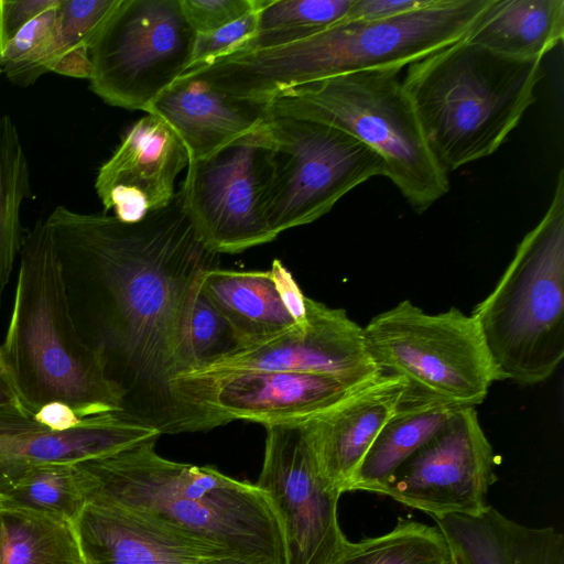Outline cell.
Returning a JSON list of instances; mask_svg holds the SVG:
<instances>
[{"label": "cell", "mask_w": 564, "mask_h": 564, "mask_svg": "<svg viewBox=\"0 0 564 564\" xmlns=\"http://www.w3.org/2000/svg\"><path fill=\"white\" fill-rule=\"evenodd\" d=\"M11 317L1 349L20 399L33 414L58 401L79 417L122 410L123 395L82 339L45 219L24 237Z\"/></svg>", "instance_id": "4"}, {"label": "cell", "mask_w": 564, "mask_h": 564, "mask_svg": "<svg viewBox=\"0 0 564 564\" xmlns=\"http://www.w3.org/2000/svg\"><path fill=\"white\" fill-rule=\"evenodd\" d=\"M156 440L76 464L85 501L254 564H284L278 518L256 484L166 459L156 453Z\"/></svg>", "instance_id": "2"}, {"label": "cell", "mask_w": 564, "mask_h": 564, "mask_svg": "<svg viewBox=\"0 0 564 564\" xmlns=\"http://www.w3.org/2000/svg\"><path fill=\"white\" fill-rule=\"evenodd\" d=\"M272 172L264 217L272 234L311 224L348 192L386 176L378 153L349 133L314 120L270 116Z\"/></svg>", "instance_id": "9"}, {"label": "cell", "mask_w": 564, "mask_h": 564, "mask_svg": "<svg viewBox=\"0 0 564 564\" xmlns=\"http://www.w3.org/2000/svg\"><path fill=\"white\" fill-rule=\"evenodd\" d=\"M186 149L160 117L147 113L124 133L112 155L99 167L95 189L104 213L137 223L174 198L175 180L187 167Z\"/></svg>", "instance_id": "16"}, {"label": "cell", "mask_w": 564, "mask_h": 564, "mask_svg": "<svg viewBox=\"0 0 564 564\" xmlns=\"http://www.w3.org/2000/svg\"><path fill=\"white\" fill-rule=\"evenodd\" d=\"M305 319L257 345L230 352L202 369H249L315 373L366 384L380 375L364 328L344 308L305 299ZM198 371V370H197Z\"/></svg>", "instance_id": "15"}, {"label": "cell", "mask_w": 564, "mask_h": 564, "mask_svg": "<svg viewBox=\"0 0 564 564\" xmlns=\"http://www.w3.org/2000/svg\"><path fill=\"white\" fill-rule=\"evenodd\" d=\"M362 328L381 372L403 378L412 391L477 406L501 381L475 318L457 307L432 314L403 300Z\"/></svg>", "instance_id": "8"}, {"label": "cell", "mask_w": 564, "mask_h": 564, "mask_svg": "<svg viewBox=\"0 0 564 564\" xmlns=\"http://www.w3.org/2000/svg\"><path fill=\"white\" fill-rule=\"evenodd\" d=\"M75 524L90 564H206L232 556L107 506L86 502Z\"/></svg>", "instance_id": "20"}, {"label": "cell", "mask_w": 564, "mask_h": 564, "mask_svg": "<svg viewBox=\"0 0 564 564\" xmlns=\"http://www.w3.org/2000/svg\"><path fill=\"white\" fill-rule=\"evenodd\" d=\"M238 349L230 325L198 286L187 325L185 372L205 369Z\"/></svg>", "instance_id": "32"}, {"label": "cell", "mask_w": 564, "mask_h": 564, "mask_svg": "<svg viewBox=\"0 0 564 564\" xmlns=\"http://www.w3.org/2000/svg\"><path fill=\"white\" fill-rule=\"evenodd\" d=\"M0 409L17 410L28 415L0 346ZM31 416V415H30Z\"/></svg>", "instance_id": "39"}, {"label": "cell", "mask_w": 564, "mask_h": 564, "mask_svg": "<svg viewBox=\"0 0 564 564\" xmlns=\"http://www.w3.org/2000/svg\"><path fill=\"white\" fill-rule=\"evenodd\" d=\"M542 61L500 55L463 39L408 66L403 86L446 173L500 148L536 100Z\"/></svg>", "instance_id": "5"}, {"label": "cell", "mask_w": 564, "mask_h": 564, "mask_svg": "<svg viewBox=\"0 0 564 564\" xmlns=\"http://www.w3.org/2000/svg\"><path fill=\"white\" fill-rule=\"evenodd\" d=\"M195 40L181 0H119L90 47L89 89L110 106L145 111L188 70Z\"/></svg>", "instance_id": "10"}, {"label": "cell", "mask_w": 564, "mask_h": 564, "mask_svg": "<svg viewBox=\"0 0 564 564\" xmlns=\"http://www.w3.org/2000/svg\"><path fill=\"white\" fill-rule=\"evenodd\" d=\"M56 0H0V55L7 43L30 20L48 9Z\"/></svg>", "instance_id": "35"}, {"label": "cell", "mask_w": 564, "mask_h": 564, "mask_svg": "<svg viewBox=\"0 0 564 564\" xmlns=\"http://www.w3.org/2000/svg\"><path fill=\"white\" fill-rule=\"evenodd\" d=\"M408 389L403 378L382 373L305 421L321 471L341 494Z\"/></svg>", "instance_id": "18"}, {"label": "cell", "mask_w": 564, "mask_h": 564, "mask_svg": "<svg viewBox=\"0 0 564 564\" xmlns=\"http://www.w3.org/2000/svg\"><path fill=\"white\" fill-rule=\"evenodd\" d=\"M119 0H62L55 30L45 51L44 73L89 79L90 47Z\"/></svg>", "instance_id": "27"}, {"label": "cell", "mask_w": 564, "mask_h": 564, "mask_svg": "<svg viewBox=\"0 0 564 564\" xmlns=\"http://www.w3.org/2000/svg\"><path fill=\"white\" fill-rule=\"evenodd\" d=\"M458 408L462 406L409 388L346 485L345 492L380 494L394 471L437 434Z\"/></svg>", "instance_id": "23"}, {"label": "cell", "mask_w": 564, "mask_h": 564, "mask_svg": "<svg viewBox=\"0 0 564 564\" xmlns=\"http://www.w3.org/2000/svg\"><path fill=\"white\" fill-rule=\"evenodd\" d=\"M206 564H254L252 562H249L243 558L234 557V556H227V557H220L213 560Z\"/></svg>", "instance_id": "40"}, {"label": "cell", "mask_w": 564, "mask_h": 564, "mask_svg": "<svg viewBox=\"0 0 564 564\" xmlns=\"http://www.w3.org/2000/svg\"><path fill=\"white\" fill-rule=\"evenodd\" d=\"M32 417L52 431H66L79 425L83 421L69 405L58 401L44 404Z\"/></svg>", "instance_id": "38"}, {"label": "cell", "mask_w": 564, "mask_h": 564, "mask_svg": "<svg viewBox=\"0 0 564 564\" xmlns=\"http://www.w3.org/2000/svg\"><path fill=\"white\" fill-rule=\"evenodd\" d=\"M199 291L230 325L240 348L263 343L296 322L284 306L269 270H206Z\"/></svg>", "instance_id": "22"}, {"label": "cell", "mask_w": 564, "mask_h": 564, "mask_svg": "<svg viewBox=\"0 0 564 564\" xmlns=\"http://www.w3.org/2000/svg\"><path fill=\"white\" fill-rule=\"evenodd\" d=\"M563 37V0H494L464 40L509 57L543 58Z\"/></svg>", "instance_id": "24"}, {"label": "cell", "mask_w": 564, "mask_h": 564, "mask_svg": "<svg viewBox=\"0 0 564 564\" xmlns=\"http://www.w3.org/2000/svg\"><path fill=\"white\" fill-rule=\"evenodd\" d=\"M351 3L352 0H261L257 32L240 51L308 39L344 21Z\"/></svg>", "instance_id": "30"}, {"label": "cell", "mask_w": 564, "mask_h": 564, "mask_svg": "<svg viewBox=\"0 0 564 564\" xmlns=\"http://www.w3.org/2000/svg\"><path fill=\"white\" fill-rule=\"evenodd\" d=\"M1 74H2V73H1V69H0V75H1Z\"/></svg>", "instance_id": "42"}, {"label": "cell", "mask_w": 564, "mask_h": 564, "mask_svg": "<svg viewBox=\"0 0 564 564\" xmlns=\"http://www.w3.org/2000/svg\"><path fill=\"white\" fill-rule=\"evenodd\" d=\"M261 0H181L184 15L196 34L226 26L259 9Z\"/></svg>", "instance_id": "34"}, {"label": "cell", "mask_w": 564, "mask_h": 564, "mask_svg": "<svg viewBox=\"0 0 564 564\" xmlns=\"http://www.w3.org/2000/svg\"><path fill=\"white\" fill-rule=\"evenodd\" d=\"M501 380L533 386L564 358V171L540 221L471 311Z\"/></svg>", "instance_id": "6"}, {"label": "cell", "mask_w": 564, "mask_h": 564, "mask_svg": "<svg viewBox=\"0 0 564 564\" xmlns=\"http://www.w3.org/2000/svg\"><path fill=\"white\" fill-rule=\"evenodd\" d=\"M454 564H564V536L518 523L492 506L475 516L433 518Z\"/></svg>", "instance_id": "21"}, {"label": "cell", "mask_w": 564, "mask_h": 564, "mask_svg": "<svg viewBox=\"0 0 564 564\" xmlns=\"http://www.w3.org/2000/svg\"><path fill=\"white\" fill-rule=\"evenodd\" d=\"M258 11L259 9L216 31L196 34L188 70L203 66L218 57L240 51L257 32Z\"/></svg>", "instance_id": "33"}, {"label": "cell", "mask_w": 564, "mask_h": 564, "mask_svg": "<svg viewBox=\"0 0 564 564\" xmlns=\"http://www.w3.org/2000/svg\"><path fill=\"white\" fill-rule=\"evenodd\" d=\"M275 289L296 324L305 319V299L292 273L283 263L274 259L269 270Z\"/></svg>", "instance_id": "37"}, {"label": "cell", "mask_w": 564, "mask_h": 564, "mask_svg": "<svg viewBox=\"0 0 564 564\" xmlns=\"http://www.w3.org/2000/svg\"><path fill=\"white\" fill-rule=\"evenodd\" d=\"M362 386L315 373L210 369L177 375L171 390L197 432L236 420L264 427L304 422Z\"/></svg>", "instance_id": "12"}, {"label": "cell", "mask_w": 564, "mask_h": 564, "mask_svg": "<svg viewBox=\"0 0 564 564\" xmlns=\"http://www.w3.org/2000/svg\"><path fill=\"white\" fill-rule=\"evenodd\" d=\"M86 562H87V561H86ZM87 564H90V563H88V562H87Z\"/></svg>", "instance_id": "43"}, {"label": "cell", "mask_w": 564, "mask_h": 564, "mask_svg": "<svg viewBox=\"0 0 564 564\" xmlns=\"http://www.w3.org/2000/svg\"><path fill=\"white\" fill-rule=\"evenodd\" d=\"M163 119L183 142L188 163L207 159L259 129L268 104L231 97L185 75L145 109Z\"/></svg>", "instance_id": "19"}, {"label": "cell", "mask_w": 564, "mask_h": 564, "mask_svg": "<svg viewBox=\"0 0 564 564\" xmlns=\"http://www.w3.org/2000/svg\"><path fill=\"white\" fill-rule=\"evenodd\" d=\"M2 501L76 521L86 505L76 465L42 464L0 477Z\"/></svg>", "instance_id": "29"}, {"label": "cell", "mask_w": 564, "mask_h": 564, "mask_svg": "<svg viewBox=\"0 0 564 564\" xmlns=\"http://www.w3.org/2000/svg\"><path fill=\"white\" fill-rule=\"evenodd\" d=\"M160 435L124 410L89 415L73 429L52 431L23 412L0 409V477L34 465H76Z\"/></svg>", "instance_id": "17"}, {"label": "cell", "mask_w": 564, "mask_h": 564, "mask_svg": "<svg viewBox=\"0 0 564 564\" xmlns=\"http://www.w3.org/2000/svg\"><path fill=\"white\" fill-rule=\"evenodd\" d=\"M494 0H432L386 19L341 21L308 39L239 51L188 73L221 94L260 102L307 83L398 68L463 40Z\"/></svg>", "instance_id": "3"}, {"label": "cell", "mask_w": 564, "mask_h": 564, "mask_svg": "<svg viewBox=\"0 0 564 564\" xmlns=\"http://www.w3.org/2000/svg\"><path fill=\"white\" fill-rule=\"evenodd\" d=\"M398 68L338 75L284 89L268 101L270 116L336 127L371 148L412 209L423 213L449 189Z\"/></svg>", "instance_id": "7"}, {"label": "cell", "mask_w": 564, "mask_h": 564, "mask_svg": "<svg viewBox=\"0 0 564 564\" xmlns=\"http://www.w3.org/2000/svg\"><path fill=\"white\" fill-rule=\"evenodd\" d=\"M30 196V169L18 128L10 116H0V306L24 240L21 208Z\"/></svg>", "instance_id": "26"}, {"label": "cell", "mask_w": 564, "mask_h": 564, "mask_svg": "<svg viewBox=\"0 0 564 564\" xmlns=\"http://www.w3.org/2000/svg\"><path fill=\"white\" fill-rule=\"evenodd\" d=\"M265 122L186 167L180 189L183 209L202 243L214 253H239L276 238L264 217L272 172Z\"/></svg>", "instance_id": "11"}, {"label": "cell", "mask_w": 564, "mask_h": 564, "mask_svg": "<svg viewBox=\"0 0 564 564\" xmlns=\"http://www.w3.org/2000/svg\"><path fill=\"white\" fill-rule=\"evenodd\" d=\"M447 542L435 525L400 518L379 536L347 542L329 564H451Z\"/></svg>", "instance_id": "28"}, {"label": "cell", "mask_w": 564, "mask_h": 564, "mask_svg": "<svg viewBox=\"0 0 564 564\" xmlns=\"http://www.w3.org/2000/svg\"><path fill=\"white\" fill-rule=\"evenodd\" d=\"M62 0L22 26L0 55L1 73L13 84L26 87L44 75L45 51L53 36Z\"/></svg>", "instance_id": "31"}, {"label": "cell", "mask_w": 564, "mask_h": 564, "mask_svg": "<svg viewBox=\"0 0 564 564\" xmlns=\"http://www.w3.org/2000/svg\"><path fill=\"white\" fill-rule=\"evenodd\" d=\"M256 485L278 518L284 564H329L347 542L338 523L341 492L322 474L305 421L265 426Z\"/></svg>", "instance_id": "13"}, {"label": "cell", "mask_w": 564, "mask_h": 564, "mask_svg": "<svg viewBox=\"0 0 564 564\" xmlns=\"http://www.w3.org/2000/svg\"><path fill=\"white\" fill-rule=\"evenodd\" d=\"M0 564H87L75 521L0 498Z\"/></svg>", "instance_id": "25"}, {"label": "cell", "mask_w": 564, "mask_h": 564, "mask_svg": "<svg viewBox=\"0 0 564 564\" xmlns=\"http://www.w3.org/2000/svg\"><path fill=\"white\" fill-rule=\"evenodd\" d=\"M431 1L432 0H352L344 21L392 18L423 8Z\"/></svg>", "instance_id": "36"}, {"label": "cell", "mask_w": 564, "mask_h": 564, "mask_svg": "<svg viewBox=\"0 0 564 564\" xmlns=\"http://www.w3.org/2000/svg\"><path fill=\"white\" fill-rule=\"evenodd\" d=\"M495 467L476 406H462L394 471L380 495L432 518L475 516L488 506Z\"/></svg>", "instance_id": "14"}, {"label": "cell", "mask_w": 564, "mask_h": 564, "mask_svg": "<svg viewBox=\"0 0 564 564\" xmlns=\"http://www.w3.org/2000/svg\"><path fill=\"white\" fill-rule=\"evenodd\" d=\"M451 564H454L453 561L451 562Z\"/></svg>", "instance_id": "41"}, {"label": "cell", "mask_w": 564, "mask_h": 564, "mask_svg": "<svg viewBox=\"0 0 564 564\" xmlns=\"http://www.w3.org/2000/svg\"><path fill=\"white\" fill-rule=\"evenodd\" d=\"M70 314L123 409L162 434L194 432L171 382L186 371L187 325L202 274L217 268L180 191L137 223L56 206L45 218Z\"/></svg>", "instance_id": "1"}]
</instances>
